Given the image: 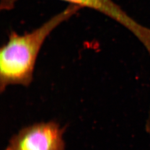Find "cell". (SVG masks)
<instances>
[{"instance_id": "obj_1", "label": "cell", "mask_w": 150, "mask_h": 150, "mask_svg": "<svg viewBox=\"0 0 150 150\" xmlns=\"http://www.w3.org/2000/svg\"><path fill=\"white\" fill-rule=\"evenodd\" d=\"M80 8L70 5L31 32L20 35L11 32L0 50V90L12 85L29 86L38 55L46 38L62 22Z\"/></svg>"}, {"instance_id": "obj_2", "label": "cell", "mask_w": 150, "mask_h": 150, "mask_svg": "<svg viewBox=\"0 0 150 150\" xmlns=\"http://www.w3.org/2000/svg\"><path fill=\"white\" fill-rule=\"evenodd\" d=\"M18 0H1V10L13 9ZM77 6L99 12L112 19L131 32L146 48H150V28L131 17L112 0H61Z\"/></svg>"}, {"instance_id": "obj_3", "label": "cell", "mask_w": 150, "mask_h": 150, "mask_svg": "<svg viewBox=\"0 0 150 150\" xmlns=\"http://www.w3.org/2000/svg\"><path fill=\"white\" fill-rule=\"evenodd\" d=\"M63 132L54 122L34 124L14 136L6 150H64Z\"/></svg>"}, {"instance_id": "obj_4", "label": "cell", "mask_w": 150, "mask_h": 150, "mask_svg": "<svg viewBox=\"0 0 150 150\" xmlns=\"http://www.w3.org/2000/svg\"><path fill=\"white\" fill-rule=\"evenodd\" d=\"M147 126L149 127V128L150 129V110L149 112V118L147 120Z\"/></svg>"}]
</instances>
